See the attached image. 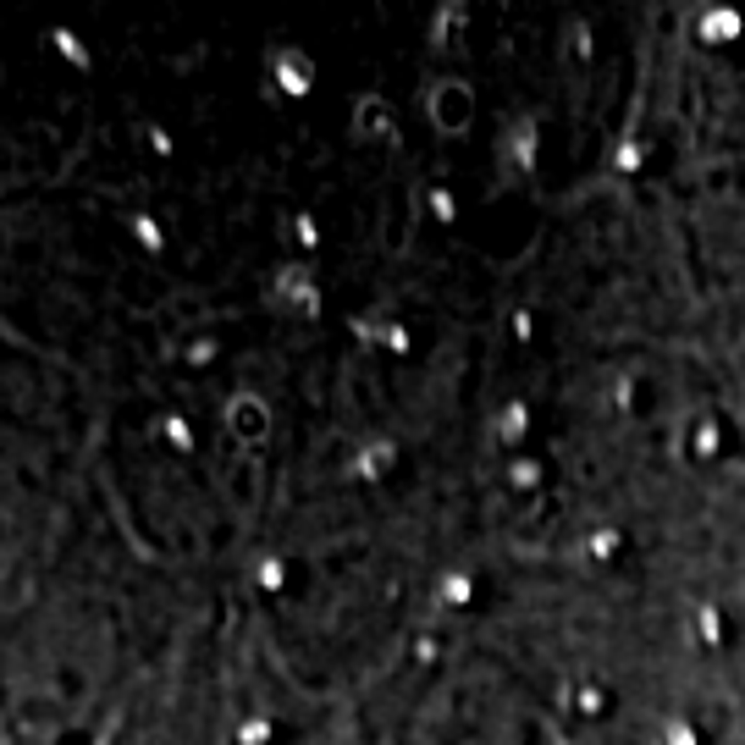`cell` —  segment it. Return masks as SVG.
Returning a JSON list of instances; mask_svg holds the SVG:
<instances>
[{"mask_svg":"<svg viewBox=\"0 0 745 745\" xmlns=\"http://www.w3.org/2000/svg\"><path fill=\"white\" fill-rule=\"evenodd\" d=\"M226 426H233L238 442H266L271 431V409L260 398H233V409H226Z\"/></svg>","mask_w":745,"mask_h":745,"instance_id":"6da1fadb","label":"cell"},{"mask_svg":"<svg viewBox=\"0 0 745 745\" xmlns=\"http://www.w3.org/2000/svg\"><path fill=\"white\" fill-rule=\"evenodd\" d=\"M309 78H315V72H309V55H299V50H282V55H276V83H282L287 94H304Z\"/></svg>","mask_w":745,"mask_h":745,"instance_id":"7a4b0ae2","label":"cell"},{"mask_svg":"<svg viewBox=\"0 0 745 745\" xmlns=\"http://www.w3.org/2000/svg\"><path fill=\"white\" fill-rule=\"evenodd\" d=\"M133 238H139V249L155 254V249H160V226H155L149 216H133Z\"/></svg>","mask_w":745,"mask_h":745,"instance_id":"3957f363","label":"cell"},{"mask_svg":"<svg viewBox=\"0 0 745 745\" xmlns=\"http://www.w3.org/2000/svg\"><path fill=\"white\" fill-rule=\"evenodd\" d=\"M55 45H61V55H72L78 67H89V50H83V45H78L72 34H55Z\"/></svg>","mask_w":745,"mask_h":745,"instance_id":"277c9868","label":"cell"},{"mask_svg":"<svg viewBox=\"0 0 745 745\" xmlns=\"http://www.w3.org/2000/svg\"><path fill=\"white\" fill-rule=\"evenodd\" d=\"M238 745H266V724H243L238 729Z\"/></svg>","mask_w":745,"mask_h":745,"instance_id":"5b68a950","label":"cell"},{"mask_svg":"<svg viewBox=\"0 0 745 745\" xmlns=\"http://www.w3.org/2000/svg\"><path fill=\"white\" fill-rule=\"evenodd\" d=\"M210 353H216V343H210V337H199V343L188 348V360H210Z\"/></svg>","mask_w":745,"mask_h":745,"instance_id":"8992f818","label":"cell"}]
</instances>
